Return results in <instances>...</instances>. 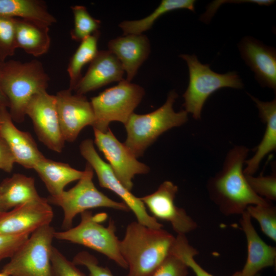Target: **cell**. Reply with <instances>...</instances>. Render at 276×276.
<instances>
[{"label":"cell","instance_id":"22","mask_svg":"<svg viewBox=\"0 0 276 276\" xmlns=\"http://www.w3.org/2000/svg\"><path fill=\"white\" fill-rule=\"evenodd\" d=\"M16 48L35 57L46 54L50 47L49 26L38 22L14 18Z\"/></svg>","mask_w":276,"mask_h":276},{"label":"cell","instance_id":"3","mask_svg":"<svg viewBox=\"0 0 276 276\" xmlns=\"http://www.w3.org/2000/svg\"><path fill=\"white\" fill-rule=\"evenodd\" d=\"M50 78L42 63L37 60L21 62L10 60L3 63L1 84L7 98L13 121L25 120L26 109L36 94L47 90Z\"/></svg>","mask_w":276,"mask_h":276},{"label":"cell","instance_id":"21","mask_svg":"<svg viewBox=\"0 0 276 276\" xmlns=\"http://www.w3.org/2000/svg\"><path fill=\"white\" fill-rule=\"evenodd\" d=\"M255 103L261 120L266 128L263 138L257 147L255 154L246 160L245 175H253L258 170L262 159L276 149V100L264 102L249 94Z\"/></svg>","mask_w":276,"mask_h":276},{"label":"cell","instance_id":"30","mask_svg":"<svg viewBox=\"0 0 276 276\" xmlns=\"http://www.w3.org/2000/svg\"><path fill=\"white\" fill-rule=\"evenodd\" d=\"M174 252L186 263L195 276H215L203 268L196 261L194 257L198 252L190 244L185 235H177ZM231 276H240V271H236Z\"/></svg>","mask_w":276,"mask_h":276},{"label":"cell","instance_id":"25","mask_svg":"<svg viewBox=\"0 0 276 276\" xmlns=\"http://www.w3.org/2000/svg\"><path fill=\"white\" fill-rule=\"evenodd\" d=\"M0 16L22 19L49 27L57 21L45 3L39 0H0Z\"/></svg>","mask_w":276,"mask_h":276},{"label":"cell","instance_id":"8","mask_svg":"<svg viewBox=\"0 0 276 276\" xmlns=\"http://www.w3.org/2000/svg\"><path fill=\"white\" fill-rule=\"evenodd\" d=\"M145 93L141 86L123 79L118 85L91 98L95 119L93 129L104 132L112 122L125 125L142 101Z\"/></svg>","mask_w":276,"mask_h":276},{"label":"cell","instance_id":"2","mask_svg":"<svg viewBox=\"0 0 276 276\" xmlns=\"http://www.w3.org/2000/svg\"><path fill=\"white\" fill-rule=\"evenodd\" d=\"M176 237L160 228H153L136 221L126 227L120 241L121 254L126 262V276H151L173 254Z\"/></svg>","mask_w":276,"mask_h":276},{"label":"cell","instance_id":"24","mask_svg":"<svg viewBox=\"0 0 276 276\" xmlns=\"http://www.w3.org/2000/svg\"><path fill=\"white\" fill-rule=\"evenodd\" d=\"M0 196L7 211L42 198L37 191L34 179L20 173H15L1 182Z\"/></svg>","mask_w":276,"mask_h":276},{"label":"cell","instance_id":"9","mask_svg":"<svg viewBox=\"0 0 276 276\" xmlns=\"http://www.w3.org/2000/svg\"><path fill=\"white\" fill-rule=\"evenodd\" d=\"M55 232L50 224L33 232L1 272L9 276H52L51 256Z\"/></svg>","mask_w":276,"mask_h":276},{"label":"cell","instance_id":"10","mask_svg":"<svg viewBox=\"0 0 276 276\" xmlns=\"http://www.w3.org/2000/svg\"><path fill=\"white\" fill-rule=\"evenodd\" d=\"M81 155L97 175L99 185L119 196L132 211L140 223L153 228L163 227V225L150 215L144 204L128 190L115 175L109 165L104 161L96 151L91 139L83 140L79 145Z\"/></svg>","mask_w":276,"mask_h":276},{"label":"cell","instance_id":"12","mask_svg":"<svg viewBox=\"0 0 276 276\" xmlns=\"http://www.w3.org/2000/svg\"><path fill=\"white\" fill-rule=\"evenodd\" d=\"M93 129L94 142L108 162L121 183L131 191L135 176L148 173L150 168L139 162L124 144L117 139L110 128L104 132Z\"/></svg>","mask_w":276,"mask_h":276},{"label":"cell","instance_id":"40","mask_svg":"<svg viewBox=\"0 0 276 276\" xmlns=\"http://www.w3.org/2000/svg\"><path fill=\"white\" fill-rule=\"evenodd\" d=\"M6 211L7 210L4 206V204L0 196V214L3 212H6Z\"/></svg>","mask_w":276,"mask_h":276},{"label":"cell","instance_id":"6","mask_svg":"<svg viewBox=\"0 0 276 276\" xmlns=\"http://www.w3.org/2000/svg\"><path fill=\"white\" fill-rule=\"evenodd\" d=\"M179 57L186 61L189 73V84L182 95V106L196 120L200 119L205 101L216 90L224 87L241 89L243 87L236 72L218 74L213 71L209 64L201 63L194 54H181Z\"/></svg>","mask_w":276,"mask_h":276},{"label":"cell","instance_id":"18","mask_svg":"<svg viewBox=\"0 0 276 276\" xmlns=\"http://www.w3.org/2000/svg\"><path fill=\"white\" fill-rule=\"evenodd\" d=\"M124 73L123 66L115 55L108 50L99 51L73 91L84 95L110 83L121 81Z\"/></svg>","mask_w":276,"mask_h":276},{"label":"cell","instance_id":"32","mask_svg":"<svg viewBox=\"0 0 276 276\" xmlns=\"http://www.w3.org/2000/svg\"><path fill=\"white\" fill-rule=\"evenodd\" d=\"M247 181L252 190L258 196L267 200L276 199V174L256 177L245 175Z\"/></svg>","mask_w":276,"mask_h":276},{"label":"cell","instance_id":"19","mask_svg":"<svg viewBox=\"0 0 276 276\" xmlns=\"http://www.w3.org/2000/svg\"><path fill=\"white\" fill-rule=\"evenodd\" d=\"M241 215L240 222L247 241V257L242 269L240 271V276H257L262 269L274 265L276 248L261 238L246 211Z\"/></svg>","mask_w":276,"mask_h":276},{"label":"cell","instance_id":"37","mask_svg":"<svg viewBox=\"0 0 276 276\" xmlns=\"http://www.w3.org/2000/svg\"><path fill=\"white\" fill-rule=\"evenodd\" d=\"M275 1L273 0H232V1H217L212 3L209 7H208L206 11L201 16L200 19L204 22H208L213 16V14L216 11V9L222 3H249L256 4L259 5L270 6L274 3Z\"/></svg>","mask_w":276,"mask_h":276},{"label":"cell","instance_id":"34","mask_svg":"<svg viewBox=\"0 0 276 276\" xmlns=\"http://www.w3.org/2000/svg\"><path fill=\"white\" fill-rule=\"evenodd\" d=\"M189 268L180 257L173 253L151 276H188Z\"/></svg>","mask_w":276,"mask_h":276},{"label":"cell","instance_id":"4","mask_svg":"<svg viewBox=\"0 0 276 276\" xmlns=\"http://www.w3.org/2000/svg\"><path fill=\"white\" fill-rule=\"evenodd\" d=\"M177 97L175 90H172L165 103L155 110L143 114L133 112L130 116L124 125L127 137L123 143L136 158L142 156L163 133L188 121L186 111L176 112L173 109Z\"/></svg>","mask_w":276,"mask_h":276},{"label":"cell","instance_id":"15","mask_svg":"<svg viewBox=\"0 0 276 276\" xmlns=\"http://www.w3.org/2000/svg\"><path fill=\"white\" fill-rule=\"evenodd\" d=\"M54 216L47 198L31 201L0 214V234H31L39 227L49 224Z\"/></svg>","mask_w":276,"mask_h":276},{"label":"cell","instance_id":"39","mask_svg":"<svg viewBox=\"0 0 276 276\" xmlns=\"http://www.w3.org/2000/svg\"><path fill=\"white\" fill-rule=\"evenodd\" d=\"M3 63L0 62V108L6 107L8 108L9 106L8 101L2 90L1 84V75Z\"/></svg>","mask_w":276,"mask_h":276},{"label":"cell","instance_id":"1","mask_svg":"<svg viewBox=\"0 0 276 276\" xmlns=\"http://www.w3.org/2000/svg\"><path fill=\"white\" fill-rule=\"evenodd\" d=\"M248 152L244 146L234 147L227 154L221 170L207 183L210 198L226 216L241 215L249 205L269 201L257 195L247 181L243 168Z\"/></svg>","mask_w":276,"mask_h":276},{"label":"cell","instance_id":"5","mask_svg":"<svg viewBox=\"0 0 276 276\" xmlns=\"http://www.w3.org/2000/svg\"><path fill=\"white\" fill-rule=\"evenodd\" d=\"M81 221L75 227L62 232H55L54 238L87 247L103 254L121 267L127 269L120 250V241L116 235L114 222L110 220L107 226L101 222L106 214L94 215L90 211L80 214Z\"/></svg>","mask_w":276,"mask_h":276},{"label":"cell","instance_id":"36","mask_svg":"<svg viewBox=\"0 0 276 276\" xmlns=\"http://www.w3.org/2000/svg\"><path fill=\"white\" fill-rule=\"evenodd\" d=\"M31 234H0V261L11 258L27 241Z\"/></svg>","mask_w":276,"mask_h":276},{"label":"cell","instance_id":"13","mask_svg":"<svg viewBox=\"0 0 276 276\" xmlns=\"http://www.w3.org/2000/svg\"><path fill=\"white\" fill-rule=\"evenodd\" d=\"M177 191L176 185L166 180L155 192L140 199L153 217L169 222L177 235H186L196 229L197 224L185 209L175 203Z\"/></svg>","mask_w":276,"mask_h":276},{"label":"cell","instance_id":"17","mask_svg":"<svg viewBox=\"0 0 276 276\" xmlns=\"http://www.w3.org/2000/svg\"><path fill=\"white\" fill-rule=\"evenodd\" d=\"M0 136L8 144L15 163L26 169H33L45 157L31 134L14 125L6 107L0 108Z\"/></svg>","mask_w":276,"mask_h":276},{"label":"cell","instance_id":"35","mask_svg":"<svg viewBox=\"0 0 276 276\" xmlns=\"http://www.w3.org/2000/svg\"><path fill=\"white\" fill-rule=\"evenodd\" d=\"M72 262L76 266L85 267L89 276H114L108 268L101 266L97 258L86 251L77 254Z\"/></svg>","mask_w":276,"mask_h":276},{"label":"cell","instance_id":"29","mask_svg":"<svg viewBox=\"0 0 276 276\" xmlns=\"http://www.w3.org/2000/svg\"><path fill=\"white\" fill-rule=\"evenodd\" d=\"M246 211L259 223L263 233L273 241H276V208L270 201L248 206Z\"/></svg>","mask_w":276,"mask_h":276},{"label":"cell","instance_id":"26","mask_svg":"<svg viewBox=\"0 0 276 276\" xmlns=\"http://www.w3.org/2000/svg\"><path fill=\"white\" fill-rule=\"evenodd\" d=\"M194 0H163L159 5L147 16L138 20H125L119 27L123 32V35L142 34L151 28L154 22L161 16L169 12L180 9L195 11Z\"/></svg>","mask_w":276,"mask_h":276},{"label":"cell","instance_id":"38","mask_svg":"<svg viewBox=\"0 0 276 276\" xmlns=\"http://www.w3.org/2000/svg\"><path fill=\"white\" fill-rule=\"evenodd\" d=\"M15 163L14 156L6 141L0 136V169L11 172Z\"/></svg>","mask_w":276,"mask_h":276},{"label":"cell","instance_id":"11","mask_svg":"<svg viewBox=\"0 0 276 276\" xmlns=\"http://www.w3.org/2000/svg\"><path fill=\"white\" fill-rule=\"evenodd\" d=\"M33 124L38 140L48 148L54 152H62L65 141L61 130L55 95L47 90L35 95L26 109Z\"/></svg>","mask_w":276,"mask_h":276},{"label":"cell","instance_id":"33","mask_svg":"<svg viewBox=\"0 0 276 276\" xmlns=\"http://www.w3.org/2000/svg\"><path fill=\"white\" fill-rule=\"evenodd\" d=\"M51 261L52 276H85L72 262L53 246Z\"/></svg>","mask_w":276,"mask_h":276},{"label":"cell","instance_id":"31","mask_svg":"<svg viewBox=\"0 0 276 276\" xmlns=\"http://www.w3.org/2000/svg\"><path fill=\"white\" fill-rule=\"evenodd\" d=\"M16 49L14 18L0 16V62L13 56Z\"/></svg>","mask_w":276,"mask_h":276},{"label":"cell","instance_id":"27","mask_svg":"<svg viewBox=\"0 0 276 276\" xmlns=\"http://www.w3.org/2000/svg\"><path fill=\"white\" fill-rule=\"evenodd\" d=\"M100 36V32L98 31L81 41L70 60L67 71L70 78L68 89L72 91L82 77L83 67L90 63L99 52L98 43Z\"/></svg>","mask_w":276,"mask_h":276},{"label":"cell","instance_id":"41","mask_svg":"<svg viewBox=\"0 0 276 276\" xmlns=\"http://www.w3.org/2000/svg\"><path fill=\"white\" fill-rule=\"evenodd\" d=\"M0 276H9V275L3 272H0Z\"/></svg>","mask_w":276,"mask_h":276},{"label":"cell","instance_id":"14","mask_svg":"<svg viewBox=\"0 0 276 276\" xmlns=\"http://www.w3.org/2000/svg\"><path fill=\"white\" fill-rule=\"evenodd\" d=\"M55 97L64 140L74 142L84 127L94 125L95 115L90 101L84 95L73 94L68 88L57 92Z\"/></svg>","mask_w":276,"mask_h":276},{"label":"cell","instance_id":"23","mask_svg":"<svg viewBox=\"0 0 276 276\" xmlns=\"http://www.w3.org/2000/svg\"><path fill=\"white\" fill-rule=\"evenodd\" d=\"M33 169L38 174L52 196L62 193L67 185L79 180L84 174V171L74 169L67 163L45 157L37 163Z\"/></svg>","mask_w":276,"mask_h":276},{"label":"cell","instance_id":"7","mask_svg":"<svg viewBox=\"0 0 276 276\" xmlns=\"http://www.w3.org/2000/svg\"><path fill=\"white\" fill-rule=\"evenodd\" d=\"M94 171L86 164L83 176L78 183L68 191L60 194L49 196V203L60 206L63 212L62 227L67 230L72 227L73 220L79 214L89 209L106 208L129 212L128 206L123 201H114L99 191L93 179Z\"/></svg>","mask_w":276,"mask_h":276},{"label":"cell","instance_id":"28","mask_svg":"<svg viewBox=\"0 0 276 276\" xmlns=\"http://www.w3.org/2000/svg\"><path fill=\"white\" fill-rule=\"evenodd\" d=\"M71 8L74 20V28L70 32L72 40L81 42L99 31L101 21L93 17L85 6L76 5Z\"/></svg>","mask_w":276,"mask_h":276},{"label":"cell","instance_id":"20","mask_svg":"<svg viewBox=\"0 0 276 276\" xmlns=\"http://www.w3.org/2000/svg\"><path fill=\"white\" fill-rule=\"evenodd\" d=\"M108 51L121 62L126 73V80L131 82L150 53V43L143 34H128L110 40Z\"/></svg>","mask_w":276,"mask_h":276},{"label":"cell","instance_id":"16","mask_svg":"<svg viewBox=\"0 0 276 276\" xmlns=\"http://www.w3.org/2000/svg\"><path fill=\"white\" fill-rule=\"evenodd\" d=\"M238 47L242 59L254 72L259 83L275 91V49L250 36L244 37Z\"/></svg>","mask_w":276,"mask_h":276}]
</instances>
